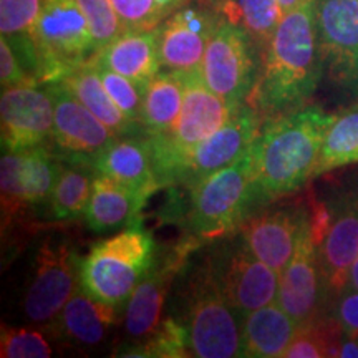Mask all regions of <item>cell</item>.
<instances>
[{
    "instance_id": "cell-1",
    "label": "cell",
    "mask_w": 358,
    "mask_h": 358,
    "mask_svg": "<svg viewBox=\"0 0 358 358\" xmlns=\"http://www.w3.org/2000/svg\"><path fill=\"white\" fill-rule=\"evenodd\" d=\"M317 0H307L282 17L262 53V66L248 103L264 118L308 105L324 75L317 35Z\"/></svg>"
},
{
    "instance_id": "cell-2",
    "label": "cell",
    "mask_w": 358,
    "mask_h": 358,
    "mask_svg": "<svg viewBox=\"0 0 358 358\" xmlns=\"http://www.w3.org/2000/svg\"><path fill=\"white\" fill-rule=\"evenodd\" d=\"M335 115L319 105L266 118L250 146L254 182L261 204L299 191L313 179L322 145Z\"/></svg>"
},
{
    "instance_id": "cell-3",
    "label": "cell",
    "mask_w": 358,
    "mask_h": 358,
    "mask_svg": "<svg viewBox=\"0 0 358 358\" xmlns=\"http://www.w3.org/2000/svg\"><path fill=\"white\" fill-rule=\"evenodd\" d=\"M179 312L178 320L185 325L192 357H243L241 317L224 297L209 256L194 264L187 274Z\"/></svg>"
},
{
    "instance_id": "cell-4",
    "label": "cell",
    "mask_w": 358,
    "mask_h": 358,
    "mask_svg": "<svg viewBox=\"0 0 358 358\" xmlns=\"http://www.w3.org/2000/svg\"><path fill=\"white\" fill-rule=\"evenodd\" d=\"M191 192L187 224L194 239L216 241L239 231L259 206L250 148L229 166L196 182Z\"/></svg>"
},
{
    "instance_id": "cell-5",
    "label": "cell",
    "mask_w": 358,
    "mask_h": 358,
    "mask_svg": "<svg viewBox=\"0 0 358 358\" xmlns=\"http://www.w3.org/2000/svg\"><path fill=\"white\" fill-rule=\"evenodd\" d=\"M155 261L153 237L133 224L90 249L80 262V285L98 301L122 307Z\"/></svg>"
},
{
    "instance_id": "cell-6",
    "label": "cell",
    "mask_w": 358,
    "mask_h": 358,
    "mask_svg": "<svg viewBox=\"0 0 358 358\" xmlns=\"http://www.w3.org/2000/svg\"><path fill=\"white\" fill-rule=\"evenodd\" d=\"M181 75L185 78V103L176 124L166 136L156 140L148 138L153 148L161 186L178 182L196 148L221 128L237 108L209 90L201 71Z\"/></svg>"
},
{
    "instance_id": "cell-7",
    "label": "cell",
    "mask_w": 358,
    "mask_h": 358,
    "mask_svg": "<svg viewBox=\"0 0 358 358\" xmlns=\"http://www.w3.org/2000/svg\"><path fill=\"white\" fill-rule=\"evenodd\" d=\"M32 42L40 83L62 82L98 57L92 30L77 0H43Z\"/></svg>"
},
{
    "instance_id": "cell-8",
    "label": "cell",
    "mask_w": 358,
    "mask_h": 358,
    "mask_svg": "<svg viewBox=\"0 0 358 358\" xmlns=\"http://www.w3.org/2000/svg\"><path fill=\"white\" fill-rule=\"evenodd\" d=\"M262 53L243 27L221 20L209 40L201 77L209 90L232 106L248 103L261 73Z\"/></svg>"
},
{
    "instance_id": "cell-9",
    "label": "cell",
    "mask_w": 358,
    "mask_h": 358,
    "mask_svg": "<svg viewBox=\"0 0 358 358\" xmlns=\"http://www.w3.org/2000/svg\"><path fill=\"white\" fill-rule=\"evenodd\" d=\"M208 256L224 297L241 320L252 310L277 301L279 272L256 257L239 232Z\"/></svg>"
},
{
    "instance_id": "cell-10",
    "label": "cell",
    "mask_w": 358,
    "mask_h": 358,
    "mask_svg": "<svg viewBox=\"0 0 358 358\" xmlns=\"http://www.w3.org/2000/svg\"><path fill=\"white\" fill-rule=\"evenodd\" d=\"M80 262L82 259L66 239L48 237L40 245L34 277L24 297V313L29 322L52 327L80 287Z\"/></svg>"
},
{
    "instance_id": "cell-11",
    "label": "cell",
    "mask_w": 358,
    "mask_h": 358,
    "mask_svg": "<svg viewBox=\"0 0 358 358\" xmlns=\"http://www.w3.org/2000/svg\"><path fill=\"white\" fill-rule=\"evenodd\" d=\"M62 164L60 158L45 150V146L3 151L0 161L3 227L15 217L24 216L34 206L50 201Z\"/></svg>"
},
{
    "instance_id": "cell-12",
    "label": "cell",
    "mask_w": 358,
    "mask_h": 358,
    "mask_svg": "<svg viewBox=\"0 0 358 358\" xmlns=\"http://www.w3.org/2000/svg\"><path fill=\"white\" fill-rule=\"evenodd\" d=\"M47 87L53 100L52 143L57 148L55 155L65 163L92 168L93 161L118 134L101 123L65 83H47Z\"/></svg>"
},
{
    "instance_id": "cell-13",
    "label": "cell",
    "mask_w": 358,
    "mask_h": 358,
    "mask_svg": "<svg viewBox=\"0 0 358 358\" xmlns=\"http://www.w3.org/2000/svg\"><path fill=\"white\" fill-rule=\"evenodd\" d=\"M3 151H24L52 140L53 100L47 83L3 88L0 96Z\"/></svg>"
},
{
    "instance_id": "cell-14",
    "label": "cell",
    "mask_w": 358,
    "mask_h": 358,
    "mask_svg": "<svg viewBox=\"0 0 358 358\" xmlns=\"http://www.w3.org/2000/svg\"><path fill=\"white\" fill-rule=\"evenodd\" d=\"M320 239L308 216L294 256L279 275L277 303L299 325L317 319L322 295L327 289L320 262Z\"/></svg>"
},
{
    "instance_id": "cell-15",
    "label": "cell",
    "mask_w": 358,
    "mask_h": 358,
    "mask_svg": "<svg viewBox=\"0 0 358 358\" xmlns=\"http://www.w3.org/2000/svg\"><path fill=\"white\" fill-rule=\"evenodd\" d=\"M317 35L330 80L358 85V0H317Z\"/></svg>"
},
{
    "instance_id": "cell-16",
    "label": "cell",
    "mask_w": 358,
    "mask_h": 358,
    "mask_svg": "<svg viewBox=\"0 0 358 358\" xmlns=\"http://www.w3.org/2000/svg\"><path fill=\"white\" fill-rule=\"evenodd\" d=\"M222 17L199 0L185 3L159 25L161 65L176 73L201 71L209 40Z\"/></svg>"
},
{
    "instance_id": "cell-17",
    "label": "cell",
    "mask_w": 358,
    "mask_h": 358,
    "mask_svg": "<svg viewBox=\"0 0 358 358\" xmlns=\"http://www.w3.org/2000/svg\"><path fill=\"white\" fill-rule=\"evenodd\" d=\"M266 118L249 103L237 106L221 128L196 148L178 182L192 187L201 179L229 166L252 146Z\"/></svg>"
},
{
    "instance_id": "cell-18",
    "label": "cell",
    "mask_w": 358,
    "mask_h": 358,
    "mask_svg": "<svg viewBox=\"0 0 358 358\" xmlns=\"http://www.w3.org/2000/svg\"><path fill=\"white\" fill-rule=\"evenodd\" d=\"M192 245L194 239L185 241L169 250L161 261H155L145 279L133 290L124 308V330L131 342H145L159 327L163 320L164 301L174 277L185 267Z\"/></svg>"
},
{
    "instance_id": "cell-19",
    "label": "cell",
    "mask_w": 358,
    "mask_h": 358,
    "mask_svg": "<svg viewBox=\"0 0 358 358\" xmlns=\"http://www.w3.org/2000/svg\"><path fill=\"white\" fill-rule=\"evenodd\" d=\"M307 219L308 214L306 209L297 206L267 209V211L250 214L237 232L243 236L256 257L271 266L280 275L294 256L295 245L299 243Z\"/></svg>"
},
{
    "instance_id": "cell-20",
    "label": "cell",
    "mask_w": 358,
    "mask_h": 358,
    "mask_svg": "<svg viewBox=\"0 0 358 358\" xmlns=\"http://www.w3.org/2000/svg\"><path fill=\"white\" fill-rule=\"evenodd\" d=\"M92 168L146 196L163 187L156 171L153 148L145 133L118 136L93 161Z\"/></svg>"
},
{
    "instance_id": "cell-21",
    "label": "cell",
    "mask_w": 358,
    "mask_h": 358,
    "mask_svg": "<svg viewBox=\"0 0 358 358\" xmlns=\"http://www.w3.org/2000/svg\"><path fill=\"white\" fill-rule=\"evenodd\" d=\"M98 60L143 88L161 71L159 27L153 30H127L98 53Z\"/></svg>"
},
{
    "instance_id": "cell-22",
    "label": "cell",
    "mask_w": 358,
    "mask_h": 358,
    "mask_svg": "<svg viewBox=\"0 0 358 358\" xmlns=\"http://www.w3.org/2000/svg\"><path fill=\"white\" fill-rule=\"evenodd\" d=\"M116 324L118 307L92 297L80 285L50 329L77 345L95 347L100 345Z\"/></svg>"
},
{
    "instance_id": "cell-23",
    "label": "cell",
    "mask_w": 358,
    "mask_h": 358,
    "mask_svg": "<svg viewBox=\"0 0 358 358\" xmlns=\"http://www.w3.org/2000/svg\"><path fill=\"white\" fill-rule=\"evenodd\" d=\"M297 329V322L277 302L252 310L241 320V352H243V357H284Z\"/></svg>"
},
{
    "instance_id": "cell-24",
    "label": "cell",
    "mask_w": 358,
    "mask_h": 358,
    "mask_svg": "<svg viewBox=\"0 0 358 358\" xmlns=\"http://www.w3.org/2000/svg\"><path fill=\"white\" fill-rule=\"evenodd\" d=\"M358 254V194L330 221L320 244V262L327 289L338 294L348 284Z\"/></svg>"
},
{
    "instance_id": "cell-25",
    "label": "cell",
    "mask_w": 358,
    "mask_h": 358,
    "mask_svg": "<svg viewBox=\"0 0 358 358\" xmlns=\"http://www.w3.org/2000/svg\"><path fill=\"white\" fill-rule=\"evenodd\" d=\"M148 198L150 196L140 191H134L105 174L95 173L85 221L90 229L98 234L116 231L134 222Z\"/></svg>"
},
{
    "instance_id": "cell-26",
    "label": "cell",
    "mask_w": 358,
    "mask_h": 358,
    "mask_svg": "<svg viewBox=\"0 0 358 358\" xmlns=\"http://www.w3.org/2000/svg\"><path fill=\"white\" fill-rule=\"evenodd\" d=\"M185 103V78L176 71H159L148 85L141 128L150 140L166 136L176 124Z\"/></svg>"
},
{
    "instance_id": "cell-27",
    "label": "cell",
    "mask_w": 358,
    "mask_h": 358,
    "mask_svg": "<svg viewBox=\"0 0 358 358\" xmlns=\"http://www.w3.org/2000/svg\"><path fill=\"white\" fill-rule=\"evenodd\" d=\"M62 83H65V87L118 136L143 133L141 124L134 123L128 116H124L123 111L110 98L108 92L103 87L100 75H98L95 58L71 71L69 77L62 80Z\"/></svg>"
},
{
    "instance_id": "cell-28",
    "label": "cell",
    "mask_w": 358,
    "mask_h": 358,
    "mask_svg": "<svg viewBox=\"0 0 358 358\" xmlns=\"http://www.w3.org/2000/svg\"><path fill=\"white\" fill-rule=\"evenodd\" d=\"M95 169L78 164H62L50 201V214L55 221H73L85 216L92 198Z\"/></svg>"
},
{
    "instance_id": "cell-29",
    "label": "cell",
    "mask_w": 358,
    "mask_h": 358,
    "mask_svg": "<svg viewBox=\"0 0 358 358\" xmlns=\"http://www.w3.org/2000/svg\"><path fill=\"white\" fill-rule=\"evenodd\" d=\"M217 13L224 20L243 27L262 53L284 17L279 0H224Z\"/></svg>"
},
{
    "instance_id": "cell-30",
    "label": "cell",
    "mask_w": 358,
    "mask_h": 358,
    "mask_svg": "<svg viewBox=\"0 0 358 358\" xmlns=\"http://www.w3.org/2000/svg\"><path fill=\"white\" fill-rule=\"evenodd\" d=\"M355 163H358V106L335 116L325 134L313 179Z\"/></svg>"
},
{
    "instance_id": "cell-31",
    "label": "cell",
    "mask_w": 358,
    "mask_h": 358,
    "mask_svg": "<svg viewBox=\"0 0 358 358\" xmlns=\"http://www.w3.org/2000/svg\"><path fill=\"white\" fill-rule=\"evenodd\" d=\"M189 0H111L124 32L153 30Z\"/></svg>"
},
{
    "instance_id": "cell-32",
    "label": "cell",
    "mask_w": 358,
    "mask_h": 358,
    "mask_svg": "<svg viewBox=\"0 0 358 358\" xmlns=\"http://www.w3.org/2000/svg\"><path fill=\"white\" fill-rule=\"evenodd\" d=\"M134 357H159V358H185L192 357L189 338L185 325L174 317L161 320L155 334L145 342L136 343L133 348Z\"/></svg>"
},
{
    "instance_id": "cell-33",
    "label": "cell",
    "mask_w": 358,
    "mask_h": 358,
    "mask_svg": "<svg viewBox=\"0 0 358 358\" xmlns=\"http://www.w3.org/2000/svg\"><path fill=\"white\" fill-rule=\"evenodd\" d=\"M95 62L98 75H100L103 82V87L108 92V95L111 100L115 101V105L118 106V108L123 111V115L128 116L131 122L141 124V111L146 90L140 87L138 83H134L133 80L110 70L108 66L103 65L98 58H95Z\"/></svg>"
},
{
    "instance_id": "cell-34",
    "label": "cell",
    "mask_w": 358,
    "mask_h": 358,
    "mask_svg": "<svg viewBox=\"0 0 358 358\" xmlns=\"http://www.w3.org/2000/svg\"><path fill=\"white\" fill-rule=\"evenodd\" d=\"M77 3L92 30L96 53H100L124 32L111 0H77Z\"/></svg>"
},
{
    "instance_id": "cell-35",
    "label": "cell",
    "mask_w": 358,
    "mask_h": 358,
    "mask_svg": "<svg viewBox=\"0 0 358 358\" xmlns=\"http://www.w3.org/2000/svg\"><path fill=\"white\" fill-rule=\"evenodd\" d=\"M43 0H0V32L2 37H32L34 27L42 12Z\"/></svg>"
},
{
    "instance_id": "cell-36",
    "label": "cell",
    "mask_w": 358,
    "mask_h": 358,
    "mask_svg": "<svg viewBox=\"0 0 358 358\" xmlns=\"http://www.w3.org/2000/svg\"><path fill=\"white\" fill-rule=\"evenodd\" d=\"M0 357L2 358H48L52 347L37 330L2 327L0 334Z\"/></svg>"
},
{
    "instance_id": "cell-37",
    "label": "cell",
    "mask_w": 358,
    "mask_h": 358,
    "mask_svg": "<svg viewBox=\"0 0 358 358\" xmlns=\"http://www.w3.org/2000/svg\"><path fill=\"white\" fill-rule=\"evenodd\" d=\"M29 82H37V80L22 65L10 42L2 37L0 38V85H2V90Z\"/></svg>"
},
{
    "instance_id": "cell-38",
    "label": "cell",
    "mask_w": 358,
    "mask_h": 358,
    "mask_svg": "<svg viewBox=\"0 0 358 358\" xmlns=\"http://www.w3.org/2000/svg\"><path fill=\"white\" fill-rule=\"evenodd\" d=\"M337 295L334 317L343 335L358 338V289L347 284V287H343Z\"/></svg>"
},
{
    "instance_id": "cell-39",
    "label": "cell",
    "mask_w": 358,
    "mask_h": 358,
    "mask_svg": "<svg viewBox=\"0 0 358 358\" xmlns=\"http://www.w3.org/2000/svg\"><path fill=\"white\" fill-rule=\"evenodd\" d=\"M303 2H307V0H279V6H280V10H282V13H287V12H290V10H294L295 7H299V6H302Z\"/></svg>"
},
{
    "instance_id": "cell-40",
    "label": "cell",
    "mask_w": 358,
    "mask_h": 358,
    "mask_svg": "<svg viewBox=\"0 0 358 358\" xmlns=\"http://www.w3.org/2000/svg\"><path fill=\"white\" fill-rule=\"evenodd\" d=\"M348 285H352V287L358 289V254H357L355 261H353L352 267H350V274H348Z\"/></svg>"
},
{
    "instance_id": "cell-41",
    "label": "cell",
    "mask_w": 358,
    "mask_h": 358,
    "mask_svg": "<svg viewBox=\"0 0 358 358\" xmlns=\"http://www.w3.org/2000/svg\"><path fill=\"white\" fill-rule=\"evenodd\" d=\"M201 2L206 3V6L211 7V8H214V10L217 12V8L221 7V3L224 2V0H201Z\"/></svg>"
}]
</instances>
